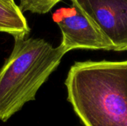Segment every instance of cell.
<instances>
[{"label": "cell", "mask_w": 127, "mask_h": 126, "mask_svg": "<svg viewBox=\"0 0 127 126\" xmlns=\"http://www.w3.org/2000/svg\"><path fill=\"white\" fill-rule=\"evenodd\" d=\"M65 85L84 126H127V60L76 62Z\"/></svg>", "instance_id": "cell-1"}, {"label": "cell", "mask_w": 127, "mask_h": 126, "mask_svg": "<svg viewBox=\"0 0 127 126\" xmlns=\"http://www.w3.org/2000/svg\"><path fill=\"white\" fill-rule=\"evenodd\" d=\"M66 53L42 39L14 37L13 50L0 69V120L7 122L28 102Z\"/></svg>", "instance_id": "cell-2"}, {"label": "cell", "mask_w": 127, "mask_h": 126, "mask_svg": "<svg viewBox=\"0 0 127 126\" xmlns=\"http://www.w3.org/2000/svg\"><path fill=\"white\" fill-rule=\"evenodd\" d=\"M68 7L57 10L54 21L62 33L61 45L68 53L75 49L115 50L111 41L94 20L74 1Z\"/></svg>", "instance_id": "cell-3"}, {"label": "cell", "mask_w": 127, "mask_h": 126, "mask_svg": "<svg viewBox=\"0 0 127 126\" xmlns=\"http://www.w3.org/2000/svg\"><path fill=\"white\" fill-rule=\"evenodd\" d=\"M80 6L111 41L115 51L127 50V0H70Z\"/></svg>", "instance_id": "cell-4"}, {"label": "cell", "mask_w": 127, "mask_h": 126, "mask_svg": "<svg viewBox=\"0 0 127 126\" xmlns=\"http://www.w3.org/2000/svg\"><path fill=\"white\" fill-rule=\"evenodd\" d=\"M0 32L13 37H26L29 34L27 20L15 2L0 0Z\"/></svg>", "instance_id": "cell-5"}, {"label": "cell", "mask_w": 127, "mask_h": 126, "mask_svg": "<svg viewBox=\"0 0 127 126\" xmlns=\"http://www.w3.org/2000/svg\"><path fill=\"white\" fill-rule=\"evenodd\" d=\"M60 1L62 0H19V7L22 13L29 11L33 13L45 14Z\"/></svg>", "instance_id": "cell-6"}, {"label": "cell", "mask_w": 127, "mask_h": 126, "mask_svg": "<svg viewBox=\"0 0 127 126\" xmlns=\"http://www.w3.org/2000/svg\"><path fill=\"white\" fill-rule=\"evenodd\" d=\"M8 1H10V2H14V0H7Z\"/></svg>", "instance_id": "cell-7"}]
</instances>
